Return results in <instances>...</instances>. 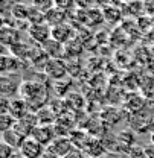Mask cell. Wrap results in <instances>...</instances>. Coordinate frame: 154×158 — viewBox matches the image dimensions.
I'll list each match as a JSON object with an SVG mask.
<instances>
[{"label": "cell", "mask_w": 154, "mask_h": 158, "mask_svg": "<svg viewBox=\"0 0 154 158\" xmlns=\"http://www.w3.org/2000/svg\"><path fill=\"white\" fill-rule=\"evenodd\" d=\"M75 146L72 143L70 137H63V135H58L49 146H47V151H51L54 155H57L58 158H64L70 151H73Z\"/></svg>", "instance_id": "4"}, {"label": "cell", "mask_w": 154, "mask_h": 158, "mask_svg": "<svg viewBox=\"0 0 154 158\" xmlns=\"http://www.w3.org/2000/svg\"><path fill=\"white\" fill-rule=\"evenodd\" d=\"M17 118L14 117L12 114H0V131L2 132H6L9 129H14L15 125H17Z\"/></svg>", "instance_id": "16"}, {"label": "cell", "mask_w": 154, "mask_h": 158, "mask_svg": "<svg viewBox=\"0 0 154 158\" xmlns=\"http://www.w3.org/2000/svg\"><path fill=\"white\" fill-rule=\"evenodd\" d=\"M43 73H46L47 78L54 79V81H59V79L66 78V75H67V65L61 59H49Z\"/></svg>", "instance_id": "6"}, {"label": "cell", "mask_w": 154, "mask_h": 158, "mask_svg": "<svg viewBox=\"0 0 154 158\" xmlns=\"http://www.w3.org/2000/svg\"><path fill=\"white\" fill-rule=\"evenodd\" d=\"M0 35H2V43H3L5 46H9V47L21 41V40H20L19 31H17L15 27H12V26H8V24H3V26H2Z\"/></svg>", "instance_id": "10"}, {"label": "cell", "mask_w": 154, "mask_h": 158, "mask_svg": "<svg viewBox=\"0 0 154 158\" xmlns=\"http://www.w3.org/2000/svg\"><path fill=\"white\" fill-rule=\"evenodd\" d=\"M99 158H117V155H116L115 152H108V151H107L102 157H99Z\"/></svg>", "instance_id": "24"}, {"label": "cell", "mask_w": 154, "mask_h": 158, "mask_svg": "<svg viewBox=\"0 0 154 158\" xmlns=\"http://www.w3.org/2000/svg\"><path fill=\"white\" fill-rule=\"evenodd\" d=\"M84 151H86V154H87L90 158H99L107 152V149L102 146V143L98 141L96 138H90L89 143L86 144Z\"/></svg>", "instance_id": "13"}, {"label": "cell", "mask_w": 154, "mask_h": 158, "mask_svg": "<svg viewBox=\"0 0 154 158\" xmlns=\"http://www.w3.org/2000/svg\"><path fill=\"white\" fill-rule=\"evenodd\" d=\"M0 100H2V105H0V113H2V114H8V113L11 111V99L2 96V98H0Z\"/></svg>", "instance_id": "21"}, {"label": "cell", "mask_w": 154, "mask_h": 158, "mask_svg": "<svg viewBox=\"0 0 154 158\" xmlns=\"http://www.w3.org/2000/svg\"><path fill=\"white\" fill-rule=\"evenodd\" d=\"M73 37V27L67 23L64 24H59L57 27H52V38L59 41L61 44H66V43H70Z\"/></svg>", "instance_id": "9"}, {"label": "cell", "mask_w": 154, "mask_h": 158, "mask_svg": "<svg viewBox=\"0 0 154 158\" xmlns=\"http://www.w3.org/2000/svg\"><path fill=\"white\" fill-rule=\"evenodd\" d=\"M64 158H86V157H84V154H82L81 149H77V148H75L73 151H70Z\"/></svg>", "instance_id": "23"}, {"label": "cell", "mask_w": 154, "mask_h": 158, "mask_svg": "<svg viewBox=\"0 0 154 158\" xmlns=\"http://www.w3.org/2000/svg\"><path fill=\"white\" fill-rule=\"evenodd\" d=\"M44 152H46V148L32 137L24 138L19 149L21 158H41L44 155Z\"/></svg>", "instance_id": "2"}, {"label": "cell", "mask_w": 154, "mask_h": 158, "mask_svg": "<svg viewBox=\"0 0 154 158\" xmlns=\"http://www.w3.org/2000/svg\"><path fill=\"white\" fill-rule=\"evenodd\" d=\"M32 6L35 9H38L40 12L46 14L49 9H52L55 5H54V0H34L32 2Z\"/></svg>", "instance_id": "18"}, {"label": "cell", "mask_w": 154, "mask_h": 158, "mask_svg": "<svg viewBox=\"0 0 154 158\" xmlns=\"http://www.w3.org/2000/svg\"><path fill=\"white\" fill-rule=\"evenodd\" d=\"M43 50L46 52V55L49 56V59H61L66 55V47L64 44H61L59 41L51 38L49 41H46L43 46Z\"/></svg>", "instance_id": "7"}, {"label": "cell", "mask_w": 154, "mask_h": 158, "mask_svg": "<svg viewBox=\"0 0 154 158\" xmlns=\"http://www.w3.org/2000/svg\"><path fill=\"white\" fill-rule=\"evenodd\" d=\"M21 69V59L15 58V56H2V73L3 76H8V73H17Z\"/></svg>", "instance_id": "11"}, {"label": "cell", "mask_w": 154, "mask_h": 158, "mask_svg": "<svg viewBox=\"0 0 154 158\" xmlns=\"http://www.w3.org/2000/svg\"><path fill=\"white\" fill-rule=\"evenodd\" d=\"M66 20H67V12L63 11V9H59V8H57V6H54L52 9H49L44 14V21L51 27H57L59 24H64Z\"/></svg>", "instance_id": "8"}, {"label": "cell", "mask_w": 154, "mask_h": 158, "mask_svg": "<svg viewBox=\"0 0 154 158\" xmlns=\"http://www.w3.org/2000/svg\"><path fill=\"white\" fill-rule=\"evenodd\" d=\"M19 98H21L32 113H37L47 103V90L37 81H23L19 88Z\"/></svg>", "instance_id": "1"}, {"label": "cell", "mask_w": 154, "mask_h": 158, "mask_svg": "<svg viewBox=\"0 0 154 158\" xmlns=\"http://www.w3.org/2000/svg\"><path fill=\"white\" fill-rule=\"evenodd\" d=\"M151 120H153V123H154V114H153V118H151Z\"/></svg>", "instance_id": "26"}, {"label": "cell", "mask_w": 154, "mask_h": 158, "mask_svg": "<svg viewBox=\"0 0 154 158\" xmlns=\"http://www.w3.org/2000/svg\"><path fill=\"white\" fill-rule=\"evenodd\" d=\"M29 8L31 6H26L23 3H15L11 6V14L19 20H26L28 21V17H29Z\"/></svg>", "instance_id": "17"}, {"label": "cell", "mask_w": 154, "mask_h": 158, "mask_svg": "<svg viewBox=\"0 0 154 158\" xmlns=\"http://www.w3.org/2000/svg\"><path fill=\"white\" fill-rule=\"evenodd\" d=\"M23 140L24 138L21 137L15 129H9L6 132H2V141L6 143V144H9V146H12L14 149H20Z\"/></svg>", "instance_id": "14"}, {"label": "cell", "mask_w": 154, "mask_h": 158, "mask_svg": "<svg viewBox=\"0 0 154 158\" xmlns=\"http://www.w3.org/2000/svg\"><path fill=\"white\" fill-rule=\"evenodd\" d=\"M15 154V149L6 143H0V158H12Z\"/></svg>", "instance_id": "19"}, {"label": "cell", "mask_w": 154, "mask_h": 158, "mask_svg": "<svg viewBox=\"0 0 154 158\" xmlns=\"http://www.w3.org/2000/svg\"><path fill=\"white\" fill-rule=\"evenodd\" d=\"M31 38L34 40L37 44L43 46L46 41L52 38V27L46 23H40V24H31L28 29Z\"/></svg>", "instance_id": "5"}, {"label": "cell", "mask_w": 154, "mask_h": 158, "mask_svg": "<svg viewBox=\"0 0 154 158\" xmlns=\"http://www.w3.org/2000/svg\"><path fill=\"white\" fill-rule=\"evenodd\" d=\"M143 152H145V157L147 158H154V144L153 143L145 144V146H143Z\"/></svg>", "instance_id": "22"}, {"label": "cell", "mask_w": 154, "mask_h": 158, "mask_svg": "<svg viewBox=\"0 0 154 158\" xmlns=\"http://www.w3.org/2000/svg\"><path fill=\"white\" fill-rule=\"evenodd\" d=\"M150 140H151V143L154 144V131L151 132V134H150Z\"/></svg>", "instance_id": "25"}, {"label": "cell", "mask_w": 154, "mask_h": 158, "mask_svg": "<svg viewBox=\"0 0 154 158\" xmlns=\"http://www.w3.org/2000/svg\"><path fill=\"white\" fill-rule=\"evenodd\" d=\"M0 88H2V94H3L5 98H9V96H12L15 91H19L20 87H17V84L12 81V78H9V76H2Z\"/></svg>", "instance_id": "15"}, {"label": "cell", "mask_w": 154, "mask_h": 158, "mask_svg": "<svg viewBox=\"0 0 154 158\" xmlns=\"http://www.w3.org/2000/svg\"><path fill=\"white\" fill-rule=\"evenodd\" d=\"M31 137L35 138L38 143H41L44 148L49 146L55 138H57V131H55V126L54 125H38L34 128Z\"/></svg>", "instance_id": "3"}, {"label": "cell", "mask_w": 154, "mask_h": 158, "mask_svg": "<svg viewBox=\"0 0 154 158\" xmlns=\"http://www.w3.org/2000/svg\"><path fill=\"white\" fill-rule=\"evenodd\" d=\"M29 113H31V110H29L28 103L21 98L11 99V111H9V114H12L17 120H20V118H23Z\"/></svg>", "instance_id": "12"}, {"label": "cell", "mask_w": 154, "mask_h": 158, "mask_svg": "<svg viewBox=\"0 0 154 158\" xmlns=\"http://www.w3.org/2000/svg\"><path fill=\"white\" fill-rule=\"evenodd\" d=\"M54 5L59 8V9H63V11H69V9H72L75 5H77V0H54Z\"/></svg>", "instance_id": "20"}]
</instances>
